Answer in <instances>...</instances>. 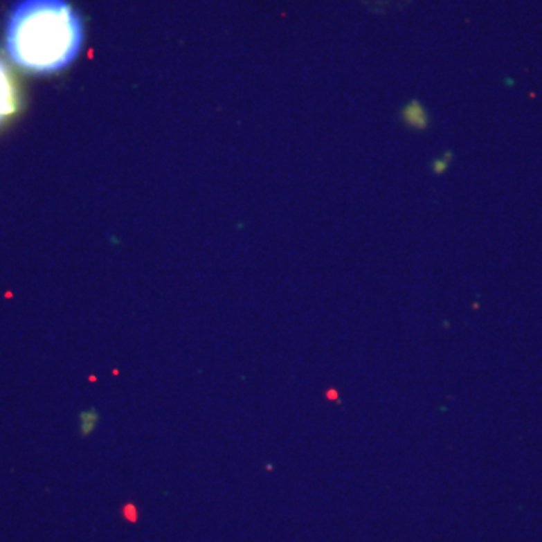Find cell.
Here are the masks:
<instances>
[{"instance_id": "1", "label": "cell", "mask_w": 542, "mask_h": 542, "mask_svg": "<svg viewBox=\"0 0 542 542\" xmlns=\"http://www.w3.org/2000/svg\"><path fill=\"white\" fill-rule=\"evenodd\" d=\"M84 33L80 15L66 0H20L6 24V51L26 71L65 70L80 55Z\"/></svg>"}, {"instance_id": "2", "label": "cell", "mask_w": 542, "mask_h": 542, "mask_svg": "<svg viewBox=\"0 0 542 542\" xmlns=\"http://www.w3.org/2000/svg\"><path fill=\"white\" fill-rule=\"evenodd\" d=\"M19 107V92L10 68L0 59V123L12 116Z\"/></svg>"}, {"instance_id": "3", "label": "cell", "mask_w": 542, "mask_h": 542, "mask_svg": "<svg viewBox=\"0 0 542 542\" xmlns=\"http://www.w3.org/2000/svg\"><path fill=\"white\" fill-rule=\"evenodd\" d=\"M80 422H79V426H80V434L83 437H88L93 433V429L97 428L98 425V420H100V415L97 408H89V410H84L80 413Z\"/></svg>"}, {"instance_id": "4", "label": "cell", "mask_w": 542, "mask_h": 542, "mask_svg": "<svg viewBox=\"0 0 542 542\" xmlns=\"http://www.w3.org/2000/svg\"><path fill=\"white\" fill-rule=\"evenodd\" d=\"M361 2L375 12H387L406 5L408 0H361Z\"/></svg>"}, {"instance_id": "5", "label": "cell", "mask_w": 542, "mask_h": 542, "mask_svg": "<svg viewBox=\"0 0 542 542\" xmlns=\"http://www.w3.org/2000/svg\"><path fill=\"white\" fill-rule=\"evenodd\" d=\"M120 514L128 523H137V520H139V509H137L134 503H125L123 509H120Z\"/></svg>"}]
</instances>
